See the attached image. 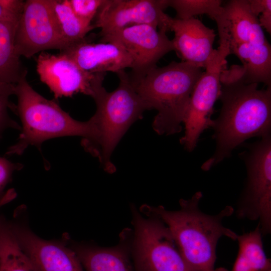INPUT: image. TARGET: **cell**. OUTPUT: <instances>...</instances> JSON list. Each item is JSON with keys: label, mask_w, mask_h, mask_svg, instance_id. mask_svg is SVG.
Wrapping results in <instances>:
<instances>
[{"label": "cell", "mask_w": 271, "mask_h": 271, "mask_svg": "<svg viewBox=\"0 0 271 271\" xmlns=\"http://www.w3.org/2000/svg\"><path fill=\"white\" fill-rule=\"evenodd\" d=\"M221 108L212 121L216 149L201 169L205 171L228 158L232 151L252 137L271 133V86L258 88L257 83L240 79H220Z\"/></svg>", "instance_id": "6da1fadb"}, {"label": "cell", "mask_w": 271, "mask_h": 271, "mask_svg": "<svg viewBox=\"0 0 271 271\" xmlns=\"http://www.w3.org/2000/svg\"><path fill=\"white\" fill-rule=\"evenodd\" d=\"M202 196L198 191L188 199H180V208L176 211L161 205H143L142 209L157 215L166 224L190 271H227L215 268L216 250L221 237L236 239L237 234L222 223L225 217L232 214L234 208L227 205L218 214H206L199 207Z\"/></svg>", "instance_id": "7a4b0ae2"}, {"label": "cell", "mask_w": 271, "mask_h": 271, "mask_svg": "<svg viewBox=\"0 0 271 271\" xmlns=\"http://www.w3.org/2000/svg\"><path fill=\"white\" fill-rule=\"evenodd\" d=\"M202 73L201 68L188 62L172 61L131 82L148 110H157L152 126L158 134L182 131L192 92Z\"/></svg>", "instance_id": "3957f363"}, {"label": "cell", "mask_w": 271, "mask_h": 271, "mask_svg": "<svg viewBox=\"0 0 271 271\" xmlns=\"http://www.w3.org/2000/svg\"><path fill=\"white\" fill-rule=\"evenodd\" d=\"M117 74L119 81L114 90L108 92L104 88L93 98L96 109L88 120L91 133L81 141L85 150L110 173L115 170L110 160L114 148L130 126L148 110L128 74L124 70Z\"/></svg>", "instance_id": "277c9868"}, {"label": "cell", "mask_w": 271, "mask_h": 271, "mask_svg": "<svg viewBox=\"0 0 271 271\" xmlns=\"http://www.w3.org/2000/svg\"><path fill=\"white\" fill-rule=\"evenodd\" d=\"M17 104L12 110L19 116L22 126L17 143L10 147L7 156L21 155L29 146L40 149L45 141L54 138L89 137V120L78 121L63 110L54 100L46 98L35 91L25 78L15 84Z\"/></svg>", "instance_id": "5b68a950"}, {"label": "cell", "mask_w": 271, "mask_h": 271, "mask_svg": "<svg viewBox=\"0 0 271 271\" xmlns=\"http://www.w3.org/2000/svg\"><path fill=\"white\" fill-rule=\"evenodd\" d=\"M246 148L240 156L246 167L247 179L236 214L239 218L259 220L264 236L271 232V134Z\"/></svg>", "instance_id": "8992f818"}, {"label": "cell", "mask_w": 271, "mask_h": 271, "mask_svg": "<svg viewBox=\"0 0 271 271\" xmlns=\"http://www.w3.org/2000/svg\"><path fill=\"white\" fill-rule=\"evenodd\" d=\"M134 228L132 238L138 271H190L168 226L157 215L132 208Z\"/></svg>", "instance_id": "52a82bcc"}, {"label": "cell", "mask_w": 271, "mask_h": 271, "mask_svg": "<svg viewBox=\"0 0 271 271\" xmlns=\"http://www.w3.org/2000/svg\"><path fill=\"white\" fill-rule=\"evenodd\" d=\"M219 44L193 90L183 121L185 133L180 142L189 152L196 147L201 133L212 125L211 115L220 94L221 74L226 66V58L230 54L226 39H220Z\"/></svg>", "instance_id": "ba28073f"}, {"label": "cell", "mask_w": 271, "mask_h": 271, "mask_svg": "<svg viewBox=\"0 0 271 271\" xmlns=\"http://www.w3.org/2000/svg\"><path fill=\"white\" fill-rule=\"evenodd\" d=\"M40 80L53 93L55 99L81 93L92 98L103 86L106 73L92 74L82 69L66 54L43 52L36 59Z\"/></svg>", "instance_id": "9c48e42d"}, {"label": "cell", "mask_w": 271, "mask_h": 271, "mask_svg": "<svg viewBox=\"0 0 271 271\" xmlns=\"http://www.w3.org/2000/svg\"><path fill=\"white\" fill-rule=\"evenodd\" d=\"M15 47L19 56L27 58L46 50L65 48L49 0L24 1L16 29Z\"/></svg>", "instance_id": "30bf717a"}, {"label": "cell", "mask_w": 271, "mask_h": 271, "mask_svg": "<svg viewBox=\"0 0 271 271\" xmlns=\"http://www.w3.org/2000/svg\"><path fill=\"white\" fill-rule=\"evenodd\" d=\"M100 42H114L120 45L132 61V83L156 67L158 61L168 53L175 51L166 33L147 24L131 26L101 37Z\"/></svg>", "instance_id": "8fae6325"}, {"label": "cell", "mask_w": 271, "mask_h": 271, "mask_svg": "<svg viewBox=\"0 0 271 271\" xmlns=\"http://www.w3.org/2000/svg\"><path fill=\"white\" fill-rule=\"evenodd\" d=\"M168 0H104L96 16L95 28L101 37L124 28L147 24L166 33L173 18L164 13Z\"/></svg>", "instance_id": "7c38bea8"}, {"label": "cell", "mask_w": 271, "mask_h": 271, "mask_svg": "<svg viewBox=\"0 0 271 271\" xmlns=\"http://www.w3.org/2000/svg\"><path fill=\"white\" fill-rule=\"evenodd\" d=\"M9 225L35 271H85L75 251L66 244L44 240L25 227Z\"/></svg>", "instance_id": "4fadbf2b"}, {"label": "cell", "mask_w": 271, "mask_h": 271, "mask_svg": "<svg viewBox=\"0 0 271 271\" xmlns=\"http://www.w3.org/2000/svg\"><path fill=\"white\" fill-rule=\"evenodd\" d=\"M60 52L66 54L82 69L89 73H117L132 66L129 55L114 42L94 43L85 37Z\"/></svg>", "instance_id": "5bb4252c"}, {"label": "cell", "mask_w": 271, "mask_h": 271, "mask_svg": "<svg viewBox=\"0 0 271 271\" xmlns=\"http://www.w3.org/2000/svg\"><path fill=\"white\" fill-rule=\"evenodd\" d=\"M171 31L174 33L172 41L175 51L180 54L183 61L205 68L216 52L213 48L216 36L214 30L192 18H173Z\"/></svg>", "instance_id": "9a60e30c"}, {"label": "cell", "mask_w": 271, "mask_h": 271, "mask_svg": "<svg viewBox=\"0 0 271 271\" xmlns=\"http://www.w3.org/2000/svg\"><path fill=\"white\" fill-rule=\"evenodd\" d=\"M223 7L229 46L245 44L258 48L269 44L247 0L229 1Z\"/></svg>", "instance_id": "2e32d148"}, {"label": "cell", "mask_w": 271, "mask_h": 271, "mask_svg": "<svg viewBox=\"0 0 271 271\" xmlns=\"http://www.w3.org/2000/svg\"><path fill=\"white\" fill-rule=\"evenodd\" d=\"M122 235V242L112 247L77 245L76 252L85 271H133L129 259V237Z\"/></svg>", "instance_id": "e0dca14e"}, {"label": "cell", "mask_w": 271, "mask_h": 271, "mask_svg": "<svg viewBox=\"0 0 271 271\" xmlns=\"http://www.w3.org/2000/svg\"><path fill=\"white\" fill-rule=\"evenodd\" d=\"M16 22L0 21V83L16 84L26 78L27 70L16 52Z\"/></svg>", "instance_id": "ac0fdd59"}, {"label": "cell", "mask_w": 271, "mask_h": 271, "mask_svg": "<svg viewBox=\"0 0 271 271\" xmlns=\"http://www.w3.org/2000/svg\"><path fill=\"white\" fill-rule=\"evenodd\" d=\"M259 224L253 230L237 234L238 254L231 271H262L271 268L263 250Z\"/></svg>", "instance_id": "d6986e66"}, {"label": "cell", "mask_w": 271, "mask_h": 271, "mask_svg": "<svg viewBox=\"0 0 271 271\" xmlns=\"http://www.w3.org/2000/svg\"><path fill=\"white\" fill-rule=\"evenodd\" d=\"M49 3L65 48L81 41L95 28L93 24L82 21L75 15L69 0H49Z\"/></svg>", "instance_id": "ffe728a7"}, {"label": "cell", "mask_w": 271, "mask_h": 271, "mask_svg": "<svg viewBox=\"0 0 271 271\" xmlns=\"http://www.w3.org/2000/svg\"><path fill=\"white\" fill-rule=\"evenodd\" d=\"M0 271H35L8 224L0 219Z\"/></svg>", "instance_id": "44dd1931"}, {"label": "cell", "mask_w": 271, "mask_h": 271, "mask_svg": "<svg viewBox=\"0 0 271 271\" xmlns=\"http://www.w3.org/2000/svg\"><path fill=\"white\" fill-rule=\"evenodd\" d=\"M168 7L176 12V19L185 20L206 14L216 21L224 13L220 0H168Z\"/></svg>", "instance_id": "7402d4cb"}, {"label": "cell", "mask_w": 271, "mask_h": 271, "mask_svg": "<svg viewBox=\"0 0 271 271\" xmlns=\"http://www.w3.org/2000/svg\"><path fill=\"white\" fill-rule=\"evenodd\" d=\"M14 94L15 84L0 83V140L6 130L21 129V125L9 113V109H12L14 106L10 98Z\"/></svg>", "instance_id": "603a6c76"}, {"label": "cell", "mask_w": 271, "mask_h": 271, "mask_svg": "<svg viewBox=\"0 0 271 271\" xmlns=\"http://www.w3.org/2000/svg\"><path fill=\"white\" fill-rule=\"evenodd\" d=\"M104 0H69L75 15L82 21L91 24Z\"/></svg>", "instance_id": "cb8c5ba5"}, {"label": "cell", "mask_w": 271, "mask_h": 271, "mask_svg": "<svg viewBox=\"0 0 271 271\" xmlns=\"http://www.w3.org/2000/svg\"><path fill=\"white\" fill-rule=\"evenodd\" d=\"M24 1L0 0V21L18 22Z\"/></svg>", "instance_id": "d4e9b609"}, {"label": "cell", "mask_w": 271, "mask_h": 271, "mask_svg": "<svg viewBox=\"0 0 271 271\" xmlns=\"http://www.w3.org/2000/svg\"><path fill=\"white\" fill-rule=\"evenodd\" d=\"M23 165L14 163L0 156V199L5 195V188L12 179L13 173L23 168Z\"/></svg>", "instance_id": "484cf974"}, {"label": "cell", "mask_w": 271, "mask_h": 271, "mask_svg": "<svg viewBox=\"0 0 271 271\" xmlns=\"http://www.w3.org/2000/svg\"><path fill=\"white\" fill-rule=\"evenodd\" d=\"M258 18L259 24L261 27H263L269 34H271V1L268 3L259 15Z\"/></svg>", "instance_id": "4316f807"}, {"label": "cell", "mask_w": 271, "mask_h": 271, "mask_svg": "<svg viewBox=\"0 0 271 271\" xmlns=\"http://www.w3.org/2000/svg\"><path fill=\"white\" fill-rule=\"evenodd\" d=\"M16 196L17 193L14 189H10L6 191L5 195L0 199V209L6 204L13 200Z\"/></svg>", "instance_id": "83f0119b"}, {"label": "cell", "mask_w": 271, "mask_h": 271, "mask_svg": "<svg viewBox=\"0 0 271 271\" xmlns=\"http://www.w3.org/2000/svg\"><path fill=\"white\" fill-rule=\"evenodd\" d=\"M262 271H271V268H267V269L263 270H262Z\"/></svg>", "instance_id": "f1b7e54d"}]
</instances>
